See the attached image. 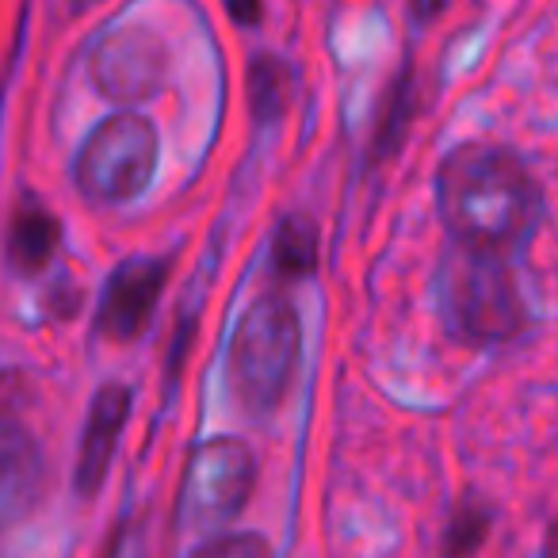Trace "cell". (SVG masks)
<instances>
[{"label": "cell", "instance_id": "obj_1", "mask_svg": "<svg viewBox=\"0 0 558 558\" xmlns=\"http://www.w3.org/2000/svg\"><path fill=\"white\" fill-rule=\"evenodd\" d=\"M436 210L451 245L512 256L535 238L543 195L517 154L501 146H459L436 172Z\"/></svg>", "mask_w": 558, "mask_h": 558}, {"label": "cell", "instance_id": "obj_2", "mask_svg": "<svg viewBox=\"0 0 558 558\" xmlns=\"http://www.w3.org/2000/svg\"><path fill=\"white\" fill-rule=\"evenodd\" d=\"M436 299L448 333L466 344H505L527 326L509 256L451 245L436 271Z\"/></svg>", "mask_w": 558, "mask_h": 558}, {"label": "cell", "instance_id": "obj_3", "mask_svg": "<svg viewBox=\"0 0 558 558\" xmlns=\"http://www.w3.org/2000/svg\"><path fill=\"white\" fill-rule=\"evenodd\" d=\"M303 352L295 306L283 295H264L245 311L230 341V390L238 405L253 417H264L288 395L291 375Z\"/></svg>", "mask_w": 558, "mask_h": 558}, {"label": "cell", "instance_id": "obj_4", "mask_svg": "<svg viewBox=\"0 0 558 558\" xmlns=\"http://www.w3.org/2000/svg\"><path fill=\"white\" fill-rule=\"evenodd\" d=\"M157 172V131L134 111L104 119L81 146L73 161V180L81 195L104 207L138 199Z\"/></svg>", "mask_w": 558, "mask_h": 558}, {"label": "cell", "instance_id": "obj_5", "mask_svg": "<svg viewBox=\"0 0 558 558\" xmlns=\"http://www.w3.org/2000/svg\"><path fill=\"white\" fill-rule=\"evenodd\" d=\"M253 451L241 440L218 436L187 456L184 478H180L177 520L180 527H222L245 509L248 489H253Z\"/></svg>", "mask_w": 558, "mask_h": 558}, {"label": "cell", "instance_id": "obj_6", "mask_svg": "<svg viewBox=\"0 0 558 558\" xmlns=\"http://www.w3.org/2000/svg\"><path fill=\"white\" fill-rule=\"evenodd\" d=\"M88 70H93V81L104 96L134 104L149 100L165 85L169 54L157 43V35L142 32V27H123V32H108L96 43Z\"/></svg>", "mask_w": 558, "mask_h": 558}, {"label": "cell", "instance_id": "obj_7", "mask_svg": "<svg viewBox=\"0 0 558 558\" xmlns=\"http://www.w3.org/2000/svg\"><path fill=\"white\" fill-rule=\"evenodd\" d=\"M165 276H169V260H161V256H134V260L119 264L104 283L96 329L119 344L142 337V329L149 326L157 311Z\"/></svg>", "mask_w": 558, "mask_h": 558}, {"label": "cell", "instance_id": "obj_8", "mask_svg": "<svg viewBox=\"0 0 558 558\" xmlns=\"http://www.w3.org/2000/svg\"><path fill=\"white\" fill-rule=\"evenodd\" d=\"M43 451L27 428L0 421V532L27 517L43 497Z\"/></svg>", "mask_w": 558, "mask_h": 558}, {"label": "cell", "instance_id": "obj_9", "mask_svg": "<svg viewBox=\"0 0 558 558\" xmlns=\"http://www.w3.org/2000/svg\"><path fill=\"white\" fill-rule=\"evenodd\" d=\"M126 417H131V390L119 387V383H108V387L96 390L93 405H88L81 451H77V494L81 497H93L96 489L104 486Z\"/></svg>", "mask_w": 558, "mask_h": 558}, {"label": "cell", "instance_id": "obj_10", "mask_svg": "<svg viewBox=\"0 0 558 558\" xmlns=\"http://www.w3.org/2000/svg\"><path fill=\"white\" fill-rule=\"evenodd\" d=\"M58 241H62V226H58V218L50 215L47 207H39V203H27V207H20L16 218H12V226H9V260H12V268L24 271V276L43 271L50 260H54Z\"/></svg>", "mask_w": 558, "mask_h": 558}, {"label": "cell", "instance_id": "obj_11", "mask_svg": "<svg viewBox=\"0 0 558 558\" xmlns=\"http://www.w3.org/2000/svg\"><path fill=\"white\" fill-rule=\"evenodd\" d=\"M271 264H276L279 276L288 279L311 276L318 268V233L306 218L291 215L279 222L276 241H271Z\"/></svg>", "mask_w": 558, "mask_h": 558}, {"label": "cell", "instance_id": "obj_12", "mask_svg": "<svg viewBox=\"0 0 558 558\" xmlns=\"http://www.w3.org/2000/svg\"><path fill=\"white\" fill-rule=\"evenodd\" d=\"M248 96H253V116L260 123H271L283 111L288 73H283V65L276 58H253V65H248Z\"/></svg>", "mask_w": 558, "mask_h": 558}, {"label": "cell", "instance_id": "obj_13", "mask_svg": "<svg viewBox=\"0 0 558 558\" xmlns=\"http://www.w3.org/2000/svg\"><path fill=\"white\" fill-rule=\"evenodd\" d=\"M192 558H271V550L260 535L241 532V535H222V539L203 543Z\"/></svg>", "mask_w": 558, "mask_h": 558}, {"label": "cell", "instance_id": "obj_14", "mask_svg": "<svg viewBox=\"0 0 558 558\" xmlns=\"http://www.w3.org/2000/svg\"><path fill=\"white\" fill-rule=\"evenodd\" d=\"M486 527H489L486 512H478L474 505H466V509L456 517V524H451V535H448L451 555H466V550L478 547V539L486 535Z\"/></svg>", "mask_w": 558, "mask_h": 558}, {"label": "cell", "instance_id": "obj_15", "mask_svg": "<svg viewBox=\"0 0 558 558\" xmlns=\"http://www.w3.org/2000/svg\"><path fill=\"white\" fill-rule=\"evenodd\" d=\"M222 4L233 16V24H241V27L260 24V0H222Z\"/></svg>", "mask_w": 558, "mask_h": 558}, {"label": "cell", "instance_id": "obj_16", "mask_svg": "<svg viewBox=\"0 0 558 558\" xmlns=\"http://www.w3.org/2000/svg\"><path fill=\"white\" fill-rule=\"evenodd\" d=\"M444 9H448V0H410V12H413V20H417V24L436 20Z\"/></svg>", "mask_w": 558, "mask_h": 558}, {"label": "cell", "instance_id": "obj_17", "mask_svg": "<svg viewBox=\"0 0 558 558\" xmlns=\"http://www.w3.org/2000/svg\"><path fill=\"white\" fill-rule=\"evenodd\" d=\"M547 558H558V520H555V527H550V535H547Z\"/></svg>", "mask_w": 558, "mask_h": 558}]
</instances>
